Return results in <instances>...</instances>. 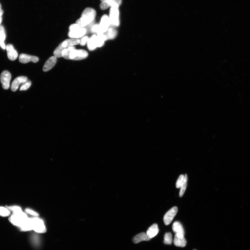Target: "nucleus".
Here are the masks:
<instances>
[{"instance_id":"f257e3e1","label":"nucleus","mask_w":250,"mask_h":250,"mask_svg":"<svg viewBox=\"0 0 250 250\" xmlns=\"http://www.w3.org/2000/svg\"><path fill=\"white\" fill-rule=\"evenodd\" d=\"M96 15V11L94 9L87 8L82 13L81 18L76 21V24L79 25L81 28H84L95 22Z\"/></svg>"},{"instance_id":"f03ea898","label":"nucleus","mask_w":250,"mask_h":250,"mask_svg":"<svg viewBox=\"0 0 250 250\" xmlns=\"http://www.w3.org/2000/svg\"><path fill=\"white\" fill-rule=\"evenodd\" d=\"M80 39H68L61 43L54 52V55L57 58L62 57L61 53L64 49L79 44Z\"/></svg>"},{"instance_id":"7ed1b4c3","label":"nucleus","mask_w":250,"mask_h":250,"mask_svg":"<svg viewBox=\"0 0 250 250\" xmlns=\"http://www.w3.org/2000/svg\"><path fill=\"white\" fill-rule=\"evenodd\" d=\"M28 218L27 215L21 210L13 212L10 217L9 220L13 225L20 228Z\"/></svg>"},{"instance_id":"20e7f679","label":"nucleus","mask_w":250,"mask_h":250,"mask_svg":"<svg viewBox=\"0 0 250 250\" xmlns=\"http://www.w3.org/2000/svg\"><path fill=\"white\" fill-rule=\"evenodd\" d=\"M119 8H111L109 19L110 24L113 27H118L120 25Z\"/></svg>"},{"instance_id":"39448f33","label":"nucleus","mask_w":250,"mask_h":250,"mask_svg":"<svg viewBox=\"0 0 250 250\" xmlns=\"http://www.w3.org/2000/svg\"><path fill=\"white\" fill-rule=\"evenodd\" d=\"M32 230L38 233H44L46 231V229L43 220L38 217L32 218Z\"/></svg>"},{"instance_id":"423d86ee","label":"nucleus","mask_w":250,"mask_h":250,"mask_svg":"<svg viewBox=\"0 0 250 250\" xmlns=\"http://www.w3.org/2000/svg\"><path fill=\"white\" fill-rule=\"evenodd\" d=\"M88 56L87 52L83 49H76L72 51L69 55V60H81L86 58Z\"/></svg>"},{"instance_id":"0eeeda50","label":"nucleus","mask_w":250,"mask_h":250,"mask_svg":"<svg viewBox=\"0 0 250 250\" xmlns=\"http://www.w3.org/2000/svg\"><path fill=\"white\" fill-rule=\"evenodd\" d=\"M11 79V74L8 71H5L2 72L0 77V80L4 89L7 90L9 88Z\"/></svg>"},{"instance_id":"6e6552de","label":"nucleus","mask_w":250,"mask_h":250,"mask_svg":"<svg viewBox=\"0 0 250 250\" xmlns=\"http://www.w3.org/2000/svg\"><path fill=\"white\" fill-rule=\"evenodd\" d=\"M122 3V0H107L106 1L101 2L100 5V8L102 10H105L108 8H119Z\"/></svg>"},{"instance_id":"1a4fd4ad","label":"nucleus","mask_w":250,"mask_h":250,"mask_svg":"<svg viewBox=\"0 0 250 250\" xmlns=\"http://www.w3.org/2000/svg\"><path fill=\"white\" fill-rule=\"evenodd\" d=\"M178 211L177 207L174 206L170 209L164 217V222L166 225H169L176 216Z\"/></svg>"},{"instance_id":"9d476101","label":"nucleus","mask_w":250,"mask_h":250,"mask_svg":"<svg viewBox=\"0 0 250 250\" xmlns=\"http://www.w3.org/2000/svg\"><path fill=\"white\" fill-rule=\"evenodd\" d=\"M99 25L101 33H105L111 25L109 18L107 15H104L101 17Z\"/></svg>"},{"instance_id":"9b49d317","label":"nucleus","mask_w":250,"mask_h":250,"mask_svg":"<svg viewBox=\"0 0 250 250\" xmlns=\"http://www.w3.org/2000/svg\"><path fill=\"white\" fill-rule=\"evenodd\" d=\"M19 60L21 63L24 64L30 62L36 63L38 62L39 59L35 56L22 54L19 56Z\"/></svg>"},{"instance_id":"f8f14e48","label":"nucleus","mask_w":250,"mask_h":250,"mask_svg":"<svg viewBox=\"0 0 250 250\" xmlns=\"http://www.w3.org/2000/svg\"><path fill=\"white\" fill-rule=\"evenodd\" d=\"M86 33V29L84 28H80L73 31H69L68 35L71 38L78 39L84 37Z\"/></svg>"},{"instance_id":"ddd939ff","label":"nucleus","mask_w":250,"mask_h":250,"mask_svg":"<svg viewBox=\"0 0 250 250\" xmlns=\"http://www.w3.org/2000/svg\"><path fill=\"white\" fill-rule=\"evenodd\" d=\"M6 49L7 51L8 57L10 60L14 61L17 59L18 54L14 46L11 44L8 45L6 46Z\"/></svg>"},{"instance_id":"4468645a","label":"nucleus","mask_w":250,"mask_h":250,"mask_svg":"<svg viewBox=\"0 0 250 250\" xmlns=\"http://www.w3.org/2000/svg\"><path fill=\"white\" fill-rule=\"evenodd\" d=\"M27 80V78L24 76H20L16 78L12 82L11 85V90L13 91H16L18 90L19 85Z\"/></svg>"},{"instance_id":"2eb2a0df","label":"nucleus","mask_w":250,"mask_h":250,"mask_svg":"<svg viewBox=\"0 0 250 250\" xmlns=\"http://www.w3.org/2000/svg\"><path fill=\"white\" fill-rule=\"evenodd\" d=\"M57 58L54 56L48 58L44 65L43 71L46 72L51 70L57 63Z\"/></svg>"},{"instance_id":"dca6fc26","label":"nucleus","mask_w":250,"mask_h":250,"mask_svg":"<svg viewBox=\"0 0 250 250\" xmlns=\"http://www.w3.org/2000/svg\"><path fill=\"white\" fill-rule=\"evenodd\" d=\"M174 245L179 247H185L187 244V241L184 236L176 234L174 239Z\"/></svg>"},{"instance_id":"f3484780","label":"nucleus","mask_w":250,"mask_h":250,"mask_svg":"<svg viewBox=\"0 0 250 250\" xmlns=\"http://www.w3.org/2000/svg\"><path fill=\"white\" fill-rule=\"evenodd\" d=\"M159 232L158 226L156 224H154L148 229L146 234L150 239L156 236Z\"/></svg>"},{"instance_id":"a211bd4d","label":"nucleus","mask_w":250,"mask_h":250,"mask_svg":"<svg viewBox=\"0 0 250 250\" xmlns=\"http://www.w3.org/2000/svg\"><path fill=\"white\" fill-rule=\"evenodd\" d=\"M88 48L90 51L95 50L97 47V35H94L89 38L87 42Z\"/></svg>"},{"instance_id":"6ab92c4d","label":"nucleus","mask_w":250,"mask_h":250,"mask_svg":"<svg viewBox=\"0 0 250 250\" xmlns=\"http://www.w3.org/2000/svg\"><path fill=\"white\" fill-rule=\"evenodd\" d=\"M104 34L106 41L111 40L116 37L117 35V31L114 28L109 27Z\"/></svg>"},{"instance_id":"aec40b11","label":"nucleus","mask_w":250,"mask_h":250,"mask_svg":"<svg viewBox=\"0 0 250 250\" xmlns=\"http://www.w3.org/2000/svg\"><path fill=\"white\" fill-rule=\"evenodd\" d=\"M172 229L176 234L183 236L185 235V231L183 227L182 224L178 221H176L173 223Z\"/></svg>"},{"instance_id":"412c9836","label":"nucleus","mask_w":250,"mask_h":250,"mask_svg":"<svg viewBox=\"0 0 250 250\" xmlns=\"http://www.w3.org/2000/svg\"><path fill=\"white\" fill-rule=\"evenodd\" d=\"M150 240L146 233L143 232L135 236L133 239V241L135 243H138L142 241H149Z\"/></svg>"},{"instance_id":"4be33fe9","label":"nucleus","mask_w":250,"mask_h":250,"mask_svg":"<svg viewBox=\"0 0 250 250\" xmlns=\"http://www.w3.org/2000/svg\"><path fill=\"white\" fill-rule=\"evenodd\" d=\"M23 231H29L32 230V218H28L20 228Z\"/></svg>"},{"instance_id":"5701e85b","label":"nucleus","mask_w":250,"mask_h":250,"mask_svg":"<svg viewBox=\"0 0 250 250\" xmlns=\"http://www.w3.org/2000/svg\"><path fill=\"white\" fill-rule=\"evenodd\" d=\"M6 38V34L4 29L2 25H0V46L3 49H6L4 41Z\"/></svg>"},{"instance_id":"b1692460","label":"nucleus","mask_w":250,"mask_h":250,"mask_svg":"<svg viewBox=\"0 0 250 250\" xmlns=\"http://www.w3.org/2000/svg\"><path fill=\"white\" fill-rule=\"evenodd\" d=\"M76 49L74 46L69 47L68 48L64 49L61 53L62 57H63L67 60H69V55L72 51Z\"/></svg>"},{"instance_id":"393cba45","label":"nucleus","mask_w":250,"mask_h":250,"mask_svg":"<svg viewBox=\"0 0 250 250\" xmlns=\"http://www.w3.org/2000/svg\"><path fill=\"white\" fill-rule=\"evenodd\" d=\"M97 41L98 47H101L104 45L106 39L104 34L100 33L97 34Z\"/></svg>"},{"instance_id":"a878e982","label":"nucleus","mask_w":250,"mask_h":250,"mask_svg":"<svg viewBox=\"0 0 250 250\" xmlns=\"http://www.w3.org/2000/svg\"><path fill=\"white\" fill-rule=\"evenodd\" d=\"M188 182V176L186 174L185 175L183 182L180 187V190L179 193V196L182 197L183 195L185 192L187 186Z\"/></svg>"},{"instance_id":"bb28decb","label":"nucleus","mask_w":250,"mask_h":250,"mask_svg":"<svg viewBox=\"0 0 250 250\" xmlns=\"http://www.w3.org/2000/svg\"><path fill=\"white\" fill-rule=\"evenodd\" d=\"M172 236L171 233L170 232L166 233L164 236V243L165 244L171 245L172 244Z\"/></svg>"},{"instance_id":"cd10ccee","label":"nucleus","mask_w":250,"mask_h":250,"mask_svg":"<svg viewBox=\"0 0 250 250\" xmlns=\"http://www.w3.org/2000/svg\"><path fill=\"white\" fill-rule=\"evenodd\" d=\"M11 214V211L7 208L0 206V216L7 217Z\"/></svg>"},{"instance_id":"c85d7f7f","label":"nucleus","mask_w":250,"mask_h":250,"mask_svg":"<svg viewBox=\"0 0 250 250\" xmlns=\"http://www.w3.org/2000/svg\"><path fill=\"white\" fill-rule=\"evenodd\" d=\"M31 85V82L28 80L21 85L20 88V91H25L27 90L30 87Z\"/></svg>"},{"instance_id":"c756f323","label":"nucleus","mask_w":250,"mask_h":250,"mask_svg":"<svg viewBox=\"0 0 250 250\" xmlns=\"http://www.w3.org/2000/svg\"><path fill=\"white\" fill-rule=\"evenodd\" d=\"M91 32L93 33L97 34L101 33L100 28L99 24H95L92 27Z\"/></svg>"},{"instance_id":"7c9ffc66","label":"nucleus","mask_w":250,"mask_h":250,"mask_svg":"<svg viewBox=\"0 0 250 250\" xmlns=\"http://www.w3.org/2000/svg\"><path fill=\"white\" fill-rule=\"evenodd\" d=\"M184 177H185V176H184L183 175V174L180 176L178 179H177V180L176 183V187L177 188H180V187L181 186H182V184L183 182Z\"/></svg>"},{"instance_id":"2f4dec72","label":"nucleus","mask_w":250,"mask_h":250,"mask_svg":"<svg viewBox=\"0 0 250 250\" xmlns=\"http://www.w3.org/2000/svg\"><path fill=\"white\" fill-rule=\"evenodd\" d=\"M7 208L13 212L20 211V210H22L21 207L18 206H8Z\"/></svg>"},{"instance_id":"473e14b6","label":"nucleus","mask_w":250,"mask_h":250,"mask_svg":"<svg viewBox=\"0 0 250 250\" xmlns=\"http://www.w3.org/2000/svg\"><path fill=\"white\" fill-rule=\"evenodd\" d=\"M89 38L87 36H85L82 37L80 40L79 44L82 46H84L87 43Z\"/></svg>"},{"instance_id":"72a5a7b5","label":"nucleus","mask_w":250,"mask_h":250,"mask_svg":"<svg viewBox=\"0 0 250 250\" xmlns=\"http://www.w3.org/2000/svg\"><path fill=\"white\" fill-rule=\"evenodd\" d=\"M25 211L28 214H29V215L34 216L35 217H37L39 215L38 214L37 212H36L34 211V210L30 209H26Z\"/></svg>"},{"instance_id":"f704fd0d","label":"nucleus","mask_w":250,"mask_h":250,"mask_svg":"<svg viewBox=\"0 0 250 250\" xmlns=\"http://www.w3.org/2000/svg\"><path fill=\"white\" fill-rule=\"evenodd\" d=\"M80 28H81L80 26L77 24H72L70 26L69 31H73Z\"/></svg>"},{"instance_id":"c9c22d12","label":"nucleus","mask_w":250,"mask_h":250,"mask_svg":"<svg viewBox=\"0 0 250 250\" xmlns=\"http://www.w3.org/2000/svg\"><path fill=\"white\" fill-rule=\"evenodd\" d=\"M3 14V11L2 9H0V17H2V16Z\"/></svg>"},{"instance_id":"e433bc0d","label":"nucleus","mask_w":250,"mask_h":250,"mask_svg":"<svg viewBox=\"0 0 250 250\" xmlns=\"http://www.w3.org/2000/svg\"><path fill=\"white\" fill-rule=\"evenodd\" d=\"M2 21V17H0V24H1Z\"/></svg>"},{"instance_id":"4c0bfd02","label":"nucleus","mask_w":250,"mask_h":250,"mask_svg":"<svg viewBox=\"0 0 250 250\" xmlns=\"http://www.w3.org/2000/svg\"><path fill=\"white\" fill-rule=\"evenodd\" d=\"M107 1V0H101V2H104V1Z\"/></svg>"},{"instance_id":"58836bf2","label":"nucleus","mask_w":250,"mask_h":250,"mask_svg":"<svg viewBox=\"0 0 250 250\" xmlns=\"http://www.w3.org/2000/svg\"><path fill=\"white\" fill-rule=\"evenodd\" d=\"M196 250V249H194V250Z\"/></svg>"}]
</instances>
